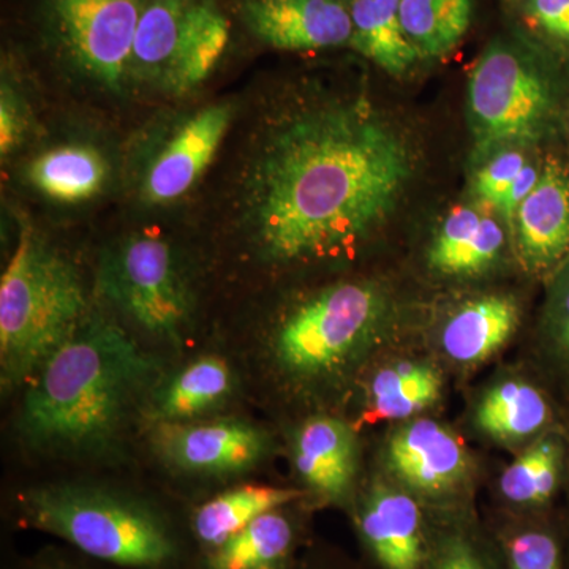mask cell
Masks as SVG:
<instances>
[{
    "label": "cell",
    "mask_w": 569,
    "mask_h": 569,
    "mask_svg": "<svg viewBox=\"0 0 569 569\" xmlns=\"http://www.w3.org/2000/svg\"><path fill=\"white\" fill-rule=\"evenodd\" d=\"M103 295L142 331L179 342L192 317V291L171 246L159 236L132 234L100 264Z\"/></svg>",
    "instance_id": "cell-9"
},
{
    "label": "cell",
    "mask_w": 569,
    "mask_h": 569,
    "mask_svg": "<svg viewBox=\"0 0 569 569\" xmlns=\"http://www.w3.org/2000/svg\"><path fill=\"white\" fill-rule=\"evenodd\" d=\"M477 425L497 440H537L549 430L568 427L569 413L545 388L509 380L497 383L482 397Z\"/></svg>",
    "instance_id": "cell-16"
},
{
    "label": "cell",
    "mask_w": 569,
    "mask_h": 569,
    "mask_svg": "<svg viewBox=\"0 0 569 569\" xmlns=\"http://www.w3.org/2000/svg\"><path fill=\"white\" fill-rule=\"evenodd\" d=\"M400 21L421 58L448 54L466 37L471 0H399Z\"/></svg>",
    "instance_id": "cell-27"
},
{
    "label": "cell",
    "mask_w": 569,
    "mask_h": 569,
    "mask_svg": "<svg viewBox=\"0 0 569 569\" xmlns=\"http://www.w3.org/2000/svg\"><path fill=\"white\" fill-rule=\"evenodd\" d=\"M519 320V305L512 296L475 299L449 317L441 332V347L458 365H478L507 343Z\"/></svg>",
    "instance_id": "cell-19"
},
{
    "label": "cell",
    "mask_w": 569,
    "mask_h": 569,
    "mask_svg": "<svg viewBox=\"0 0 569 569\" xmlns=\"http://www.w3.org/2000/svg\"><path fill=\"white\" fill-rule=\"evenodd\" d=\"M526 164V156L516 149H503L493 153L492 159L479 168L475 179V193L479 200L500 209L512 182Z\"/></svg>",
    "instance_id": "cell-30"
},
{
    "label": "cell",
    "mask_w": 569,
    "mask_h": 569,
    "mask_svg": "<svg viewBox=\"0 0 569 569\" xmlns=\"http://www.w3.org/2000/svg\"><path fill=\"white\" fill-rule=\"evenodd\" d=\"M569 467V426L549 430L501 475L503 496L520 507L546 508L563 492Z\"/></svg>",
    "instance_id": "cell-22"
},
{
    "label": "cell",
    "mask_w": 569,
    "mask_h": 569,
    "mask_svg": "<svg viewBox=\"0 0 569 569\" xmlns=\"http://www.w3.org/2000/svg\"><path fill=\"white\" fill-rule=\"evenodd\" d=\"M387 317L388 299L376 283L331 284L279 321L272 362L298 387H323L350 372L376 346Z\"/></svg>",
    "instance_id": "cell-5"
},
{
    "label": "cell",
    "mask_w": 569,
    "mask_h": 569,
    "mask_svg": "<svg viewBox=\"0 0 569 569\" xmlns=\"http://www.w3.org/2000/svg\"><path fill=\"white\" fill-rule=\"evenodd\" d=\"M149 0H40L43 36L81 80L111 93L130 84L138 24Z\"/></svg>",
    "instance_id": "cell-8"
},
{
    "label": "cell",
    "mask_w": 569,
    "mask_h": 569,
    "mask_svg": "<svg viewBox=\"0 0 569 569\" xmlns=\"http://www.w3.org/2000/svg\"><path fill=\"white\" fill-rule=\"evenodd\" d=\"M350 44L389 74L402 77L421 59L400 21L399 0H353Z\"/></svg>",
    "instance_id": "cell-25"
},
{
    "label": "cell",
    "mask_w": 569,
    "mask_h": 569,
    "mask_svg": "<svg viewBox=\"0 0 569 569\" xmlns=\"http://www.w3.org/2000/svg\"><path fill=\"white\" fill-rule=\"evenodd\" d=\"M538 361L569 413V257L550 274L538 328Z\"/></svg>",
    "instance_id": "cell-28"
},
{
    "label": "cell",
    "mask_w": 569,
    "mask_h": 569,
    "mask_svg": "<svg viewBox=\"0 0 569 569\" xmlns=\"http://www.w3.org/2000/svg\"><path fill=\"white\" fill-rule=\"evenodd\" d=\"M411 174L407 141L365 100L295 108L247 164V236L272 263L342 257L391 216Z\"/></svg>",
    "instance_id": "cell-1"
},
{
    "label": "cell",
    "mask_w": 569,
    "mask_h": 569,
    "mask_svg": "<svg viewBox=\"0 0 569 569\" xmlns=\"http://www.w3.org/2000/svg\"><path fill=\"white\" fill-rule=\"evenodd\" d=\"M527 11L541 31L569 43V0H529Z\"/></svg>",
    "instance_id": "cell-33"
},
{
    "label": "cell",
    "mask_w": 569,
    "mask_h": 569,
    "mask_svg": "<svg viewBox=\"0 0 569 569\" xmlns=\"http://www.w3.org/2000/svg\"><path fill=\"white\" fill-rule=\"evenodd\" d=\"M31 130V110L21 92L7 74L0 88V156L10 157L28 140Z\"/></svg>",
    "instance_id": "cell-31"
},
{
    "label": "cell",
    "mask_w": 569,
    "mask_h": 569,
    "mask_svg": "<svg viewBox=\"0 0 569 569\" xmlns=\"http://www.w3.org/2000/svg\"><path fill=\"white\" fill-rule=\"evenodd\" d=\"M366 545L385 569H421L425 560L417 501L391 488H376L358 512Z\"/></svg>",
    "instance_id": "cell-15"
},
{
    "label": "cell",
    "mask_w": 569,
    "mask_h": 569,
    "mask_svg": "<svg viewBox=\"0 0 569 569\" xmlns=\"http://www.w3.org/2000/svg\"><path fill=\"white\" fill-rule=\"evenodd\" d=\"M511 569H565L560 523H541L518 533L509 541Z\"/></svg>",
    "instance_id": "cell-29"
},
{
    "label": "cell",
    "mask_w": 569,
    "mask_h": 569,
    "mask_svg": "<svg viewBox=\"0 0 569 569\" xmlns=\"http://www.w3.org/2000/svg\"><path fill=\"white\" fill-rule=\"evenodd\" d=\"M388 466L408 489L443 496L462 486L468 458L458 438L429 419L407 422L389 437Z\"/></svg>",
    "instance_id": "cell-13"
},
{
    "label": "cell",
    "mask_w": 569,
    "mask_h": 569,
    "mask_svg": "<svg viewBox=\"0 0 569 569\" xmlns=\"http://www.w3.org/2000/svg\"><path fill=\"white\" fill-rule=\"evenodd\" d=\"M241 18L253 37L282 51L350 44V7L343 0H242Z\"/></svg>",
    "instance_id": "cell-12"
},
{
    "label": "cell",
    "mask_w": 569,
    "mask_h": 569,
    "mask_svg": "<svg viewBox=\"0 0 569 569\" xmlns=\"http://www.w3.org/2000/svg\"><path fill=\"white\" fill-rule=\"evenodd\" d=\"M563 493L565 497H567V503H565L563 512H561L559 523L561 538H563L565 569H569V467L567 485H565Z\"/></svg>",
    "instance_id": "cell-36"
},
{
    "label": "cell",
    "mask_w": 569,
    "mask_h": 569,
    "mask_svg": "<svg viewBox=\"0 0 569 569\" xmlns=\"http://www.w3.org/2000/svg\"><path fill=\"white\" fill-rule=\"evenodd\" d=\"M520 263L533 274H552L569 257V176L550 162L520 204L515 220Z\"/></svg>",
    "instance_id": "cell-14"
},
{
    "label": "cell",
    "mask_w": 569,
    "mask_h": 569,
    "mask_svg": "<svg viewBox=\"0 0 569 569\" xmlns=\"http://www.w3.org/2000/svg\"><path fill=\"white\" fill-rule=\"evenodd\" d=\"M295 462L313 492L325 500H343L356 473L353 432L339 419H310L296 437Z\"/></svg>",
    "instance_id": "cell-17"
},
{
    "label": "cell",
    "mask_w": 569,
    "mask_h": 569,
    "mask_svg": "<svg viewBox=\"0 0 569 569\" xmlns=\"http://www.w3.org/2000/svg\"><path fill=\"white\" fill-rule=\"evenodd\" d=\"M441 392L440 373L425 362H399L381 369L369 389V413L378 419H406L432 406Z\"/></svg>",
    "instance_id": "cell-26"
},
{
    "label": "cell",
    "mask_w": 569,
    "mask_h": 569,
    "mask_svg": "<svg viewBox=\"0 0 569 569\" xmlns=\"http://www.w3.org/2000/svg\"><path fill=\"white\" fill-rule=\"evenodd\" d=\"M14 522L114 569H193L197 560L187 527L149 501L111 490L77 485L28 490L14 505Z\"/></svg>",
    "instance_id": "cell-3"
},
{
    "label": "cell",
    "mask_w": 569,
    "mask_h": 569,
    "mask_svg": "<svg viewBox=\"0 0 569 569\" xmlns=\"http://www.w3.org/2000/svg\"><path fill=\"white\" fill-rule=\"evenodd\" d=\"M301 496L296 489L241 486L203 501L187 518L197 557L216 549L266 512L287 507Z\"/></svg>",
    "instance_id": "cell-21"
},
{
    "label": "cell",
    "mask_w": 569,
    "mask_h": 569,
    "mask_svg": "<svg viewBox=\"0 0 569 569\" xmlns=\"http://www.w3.org/2000/svg\"><path fill=\"white\" fill-rule=\"evenodd\" d=\"M503 228L493 217L459 206L448 213L429 249L430 268L445 276H475L500 257Z\"/></svg>",
    "instance_id": "cell-18"
},
{
    "label": "cell",
    "mask_w": 569,
    "mask_h": 569,
    "mask_svg": "<svg viewBox=\"0 0 569 569\" xmlns=\"http://www.w3.org/2000/svg\"><path fill=\"white\" fill-rule=\"evenodd\" d=\"M71 553L47 552L39 559L31 560L21 569H114L99 561L81 556L77 550L70 549Z\"/></svg>",
    "instance_id": "cell-35"
},
{
    "label": "cell",
    "mask_w": 569,
    "mask_h": 569,
    "mask_svg": "<svg viewBox=\"0 0 569 569\" xmlns=\"http://www.w3.org/2000/svg\"><path fill=\"white\" fill-rule=\"evenodd\" d=\"M298 526L283 508L266 512L222 545L200 553L193 569H293Z\"/></svg>",
    "instance_id": "cell-20"
},
{
    "label": "cell",
    "mask_w": 569,
    "mask_h": 569,
    "mask_svg": "<svg viewBox=\"0 0 569 569\" xmlns=\"http://www.w3.org/2000/svg\"><path fill=\"white\" fill-rule=\"evenodd\" d=\"M88 318V298L74 266L31 227H22L0 279L3 387L29 383Z\"/></svg>",
    "instance_id": "cell-4"
},
{
    "label": "cell",
    "mask_w": 569,
    "mask_h": 569,
    "mask_svg": "<svg viewBox=\"0 0 569 569\" xmlns=\"http://www.w3.org/2000/svg\"><path fill=\"white\" fill-rule=\"evenodd\" d=\"M33 189L59 203H81L103 189L108 162L89 144H62L41 152L28 168Z\"/></svg>",
    "instance_id": "cell-24"
},
{
    "label": "cell",
    "mask_w": 569,
    "mask_h": 569,
    "mask_svg": "<svg viewBox=\"0 0 569 569\" xmlns=\"http://www.w3.org/2000/svg\"><path fill=\"white\" fill-rule=\"evenodd\" d=\"M433 569H488L477 548L462 535H449L438 542Z\"/></svg>",
    "instance_id": "cell-32"
},
{
    "label": "cell",
    "mask_w": 569,
    "mask_h": 569,
    "mask_svg": "<svg viewBox=\"0 0 569 569\" xmlns=\"http://www.w3.org/2000/svg\"><path fill=\"white\" fill-rule=\"evenodd\" d=\"M233 387V372L227 361L206 356L183 367L153 395L149 418L156 425L187 422L224 402Z\"/></svg>",
    "instance_id": "cell-23"
},
{
    "label": "cell",
    "mask_w": 569,
    "mask_h": 569,
    "mask_svg": "<svg viewBox=\"0 0 569 569\" xmlns=\"http://www.w3.org/2000/svg\"><path fill=\"white\" fill-rule=\"evenodd\" d=\"M552 88L545 71L518 44L490 43L468 80L467 111L475 157L538 141L552 118Z\"/></svg>",
    "instance_id": "cell-7"
},
{
    "label": "cell",
    "mask_w": 569,
    "mask_h": 569,
    "mask_svg": "<svg viewBox=\"0 0 569 569\" xmlns=\"http://www.w3.org/2000/svg\"><path fill=\"white\" fill-rule=\"evenodd\" d=\"M157 369L118 325L89 317L29 381L22 436L51 451L102 448Z\"/></svg>",
    "instance_id": "cell-2"
},
{
    "label": "cell",
    "mask_w": 569,
    "mask_h": 569,
    "mask_svg": "<svg viewBox=\"0 0 569 569\" xmlns=\"http://www.w3.org/2000/svg\"><path fill=\"white\" fill-rule=\"evenodd\" d=\"M233 114L230 103L206 104L176 123L142 168L141 200L163 206L186 197L212 163Z\"/></svg>",
    "instance_id": "cell-10"
},
{
    "label": "cell",
    "mask_w": 569,
    "mask_h": 569,
    "mask_svg": "<svg viewBox=\"0 0 569 569\" xmlns=\"http://www.w3.org/2000/svg\"><path fill=\"white\" fill-rule=\"evenodd\" d=\"M230 41L217 0H149L134 37L130 82L183 96L208 80Z\"/></svg>",
    "instance_id": "cell-6"
},
{
    "label": "cell",
    "mask_w": 569,
    "mask_h": 569,
    "mask_svg": "<svg viewBox=\"0 0 569 569\" xmlns=\"http://www.w3.org/2000/svg\"><path fill=\"white\" fill-rule=\"evenodd\" d=\"M293 569H326V568H321V567H298V568H293Z\"/></svg>",
    "instance_id": "cell-37"
},
{
    "label": "cell",
    "mask_w": 569,
    "mask_h": 569,
    "mask_svg": "<svg viewBox=\"0 0 569 569\" xmlns=\"http://www.w3.org/2000/svg\"><path fill=\"white\" fill-rule=\"evenodd\" d=\"M152 443L170 466L193 473H238L266 452L263 432L241 421L160 422Z\"/></svg>",
    "instance_id": "cell-11"
},
{
    "label": "cell",
    "mask_w": 569,
    "mask_h": 569,
    "mask_svg": "<svg viewBox=\"0 0 569 569\" xmlns=\"http://www.w3.org/2000/svg\"><path fill=\"white\" fill-rule=\"evenodd\" d=\"M539 176H541V171H539L535 164L527 163L518 174V178L515 179V182H512L511 189L508 190L503 203H501L500 209H498L501 216L508 220V223L512 224V220H515L520 204L523 203V200L529 197L533 187L537 186Z\"/></svg>",
    "instance_id": "cell-34"
}]
</instances>
